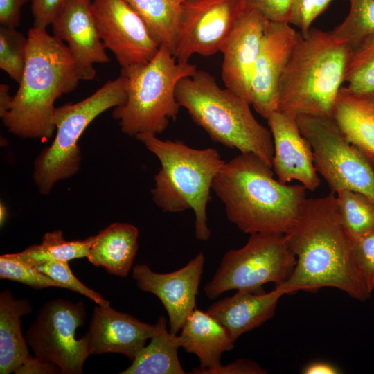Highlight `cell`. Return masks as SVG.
I'll return each mask as SVG.
<instances>
[{"mask_svg": "<svg viewBox=\"0 0 374 374\" xmlns=\"http://www.w3.org/2000/svg\"><path fill=\"white\" fill-rule=\"evenodd\" d=\"M296 257L285 235L251 234L246 244L228 251L211 280L204 286L208 298L215 299L232 290H257L269 283L283 285L291 276Z\"/></svg>", "mask_w": 374, "mask_h": 374, "instance_id": "obj_9", "label": "cell"}, {"mask_svg": "<svg viewBox=\"0 0 374 374\" xmlns=\"http://www.w3.org/2000/svg\"><path fill=\"white\" fill-rule=\"evenodd\" d=\"M212 190L223 204L228 220L249 235L288 233L307 199L303 185L276 179L272 167L253 153H240L225 161Z\"/></svg>", "mask_w": 374, "mask_h": 374, "instance_id": "obj_2", "label": "cell"}, {"mask_svg": "<svg viewBox=\"0 0 374 374\" xmlns=\"http://www.w3.org/2000/svg\"><path fill=\"white\" fill-rule=\"evenodd\" d=\"M204 262L205 256L199 252L185 266L169 273H157L145 264L133 268L132 276L136 286L152 293L162 303L168 316L171 333L177 335L196 308V296Z\"/></svg>", "mask_w": 374, "mask_h": 374, "instance_id": "obj_14", "label": "cell"}, {"mask_svg": "<svg viewBox=\"0 0 374 374\" xmlns=\"http://www.w3.org/2000/svg\"><path fill=\"white\" fill-rule=\"evenodd\" d=\"M154 330V324L143 322L110 305H98L85 335L91 355L121 353L132 361L145 346L147 339L152 336Z\"/></svg>", "mask_w": 374, "mask_h": 374, "instance_id": "obj_19", "label": "cell"}, {"mask_svg": "<svg viewBox=\"0 0 374 374\" xmlns=\"http://www.w3.org/2000/svg\"><path fill=\"white\" fill-rule=\"evenodd\" d=\"M355 263L368 291L374 290V231L353 241Z\"/></svg>", "mask_w": 374, "mask_h": 374, "instance_id": "obj_34", "label": "cell"}, {"mask_svg": "<svg viewBox=\"0 0 374 374\" xmlns=\"http://www.w3.org/2000/svg\"><path fill=\"white\" fill-rule=\"evenodd\" d=\"M88 0H68L53 21V35L65 42L80 80H91L96 74L93 64L109 58L100 39Z\"/></svg>", "mask_w": 374, "mask_h": 374, "instance_id": "obj_16", "label": "cell"}, {"mask_svg": "<svg viewBox=\"0 0 374 374\" xmlns=\"http://www.w3.org/2000/svg\"><path fill=\"white\" fill-rule=\"evenodd\" d=\"M28 36L16 27L0 26V68L19 82L25 66Z\"/></svg>", "mask_w": 374, "mask_h": 374, "instance_id": "obj_31", "label": "cell"}, {"mask_svg": "<svg viewBox=\"0 0 374 374\" xmlns=\"http://www.w3.org/2000/svg\"><path fill=\"white\" fill-rule=\"evenodd\" d=\"M13 96L10 95V87L6 84H0V116L9 110Z\"/></svg>", "mask_w": 374, "mask_h": 374, "instance_id": "obj_41", "label": "cell"}, {"mask_svg": "<svg viewBox=\"0 0 374 374\" xmlns=\"http://www.w3.org/2000/svg\"><path fill=\"white\" fill-rule=\"evenodd\" d=\"M138 229L130 224L116 222L96 235L87 256L96 267L111 274L126 277L138 250Z\"/></svg>", "mask_w": 374, "mask_h": 374, "instance_id": "obj_24", "label": "cell"}, {"mask_svg": "<svg viewBox=\"0 0 374 374\" xmlns=\"http://www.w3.org/2000/svg\"><path fill=\"white\" fill-rule=\"evenodd\" d=\"M175 96L213 141L240 153H253L272 167L271 132L257 121L247 100L220 87L214 77L200 70L179 80Z\"/></svg>", "mask_w": 374, "mask_h": 374, "instance_id": "obj_6", "label": "cell"}, {"mask_svg": "<svg viewBox=\"0 0 374 374\" xmlns=\"http://www.w3.org/2000/svg\"><path fill=\"white\" fill-rule=\"evenodd\" d=\"M188 373L192 374H265L267 371L256 362L239 359L228 364L221 365L212 369L194 368Z\"/></svg>", "mask_w": 374, "mask_h": 374, "instance_id": "obj_38", "label": "cell"}, {"mask_svg": "<svg viewBox=\"0 0 374 374\" xmlns=\"http://www.w3.org/2000/svg\"><path fill=\"white\" fill-rule=\"evenodd\" d=\"M96 235L84 240H66L62 231L48 232L39 244H34L24 251L12 253L18 259L36 267L49 261H65L87 257Z\"/></svg>", "mask_w": 374, "mask_h": 374, "instance_id": "obj_27", "label": "cell"}, {"mask_svg": "<svg viewBox=\"0 0 374 374\" xmlns=\"http://www.w3.org/2000/svg\"><path fill=\"white\" fill-rule=\"evenodd\" d=\"M268 22L257 10L246 8L221 52L225 87L250 104L252 78Z\"/></svg>", "mask_w": 374, "mask_h": 374, "instance_id": "obj_17", "label": "cell"}, {"mask_svg": "<svg viewBox=\"0 0 374 374\" xmlns=\"http://www.w3.org/2000/svg\"><path fill=\"white\" fill-rule=\"evenodd\" d=\"M246 8L253 9L265 16L268 21L287 22L290 15L294 0H244Z\"/></svg>", "mask_w": 374, "mask_h": 374, "instance_id": "obj_36", "label": "cell"}, {"mask_svg": "<svg viewBox=\"0 0 374 374\" xmlns=\"http://www.w3.org/2000/svg\"><path fill=\"white\" fill-rule=\"evenodd\" d=\"M180 347L195 355L199 368L212 369L222 365V353L231 350L235 341L229 330L206 312L195 308L178 335Z\"/></svg>", "mask_w": 374, "mask_h": 374, "instance_id": "obj_23", "label": "cell"}, {"mask_svg": "<svg viewBox=\"0 0 374 374\" xmlns=\"http://www.w3.org/2000/svg\"><path fill=\"white\" fill-rule=\"evenodd\" d=\"M347 17L331 32L353 50L362 42L374 36V0H348Z\"/></svg>", "mask_w": 374, "mask_h": 374, "instance_id": "obj_29", "label": "cell"}, {"mask_svg": "<svg viewBox=\"0 0 374 374\" xmlns=\"http://www.w3.org/2000/svg\"><path fill=\"white\" fill-rule=\"evenodd\" d=\"M245 10L244 0H184L173 52L176 60L188 62L195 54L222 52Z\"/></svg>", "mask_w": 374, "mask_h": 374, "instance_id": "obj_12", "label": "cell"}, {"mask_svg": "<svg viewBox=\"0 0 374 374\" xmlns=\"http://www.w3.org/2000/svg\"><path fill=\"white\" fill-rule=\"evenodd\" d=\"M345 82L351 92L374 93V36L367 37L353 50Z\"/></svg>", "mask_w": 374, "mask_h": 374, "instance_id": "obj_30", "label": "cell"}, {"mask_svg": "<svg viewBox=\"0 0 374 374\" xmlns=\"http://www.w3.org/2000/svg\"><path fill=\"white\" fill-rule=\"evenodd\" d=\"M0 278L24 283L35 289L64 286L35 267L18 259L12 253L0 256Z\"/></svg>", "mask_w": 374, "mask_h": 374, "instance_id": "obj_32", "label": "cell"}, {"mask_svg": "<svg viewBox=\"0 0 374 374\" xmlns=\"http://www.w3.org/2000/svg\"><path fill=\"white\" fill-rule=\"evenodd\" d=\"M32 311L26 299H15L9 290L0 294V373H60L55 366L39 361L28 352L21 330V317Z\"/></svg>", "mask_w": 374, "mask_h": 374, "instance_id": "obj_20", "label": "cell"}, {"mask_svg": "<svg viewBox=\"0 0 374 374\" xmlns=\"http://www.w3.org/2000/svg\"><path fill=\"white\" fill-rule=\"evenodd\" d=\"M155 325L150 341L145 345L132 364L121 374H184L179 357L178 335L167 328L166 319L161 316Z\"/></svg>", "mask_w": 374, "mask_h": 374, "instance_id": "obj_25", "label": "cell"}, {"mask_svg": "<svg viewBox=\"0 0 374 374\" xmlns=\"http://www.w3.org/2000/svg\"><path fill=\"white\" fill-rule=\"evenodd\" d=\"M88 1H91L92 0H88Z\"/></svg>", "mask_w": 374, "mask_h": 374, "instance_id": "obj_43", "label": "cell"}, {"mask_svg": "<svg viewBox=\"0 0 374 374\" xmlns=\"http://www.w3.org/2000/svg\"><path fill=\"white\" fill-rule=\"evenodd\" d=\"M296 121L312 147L316 170L331 190L356 191L374 201V169L333 118L301 115Z\"/></svg>", "mask_w": 374, "mask_h": 374, "instance_id": "obj_10", "label": "cell"}, {"mask_svg": "<svg viewBox=\"0 0 374 374\" xmlns=\"http://www.w3.org/2000/svg\"><path fill=\"white\" fill-rule=\"evenodd\" d=\"M91 8L105 48L121 69L147 64L157 53L160 45L125 0H92Z\"/></svg>", "mask_w": 374, "mask_h": 374, "instance_id": "obj_13", "label": "cell"}, {"mask_svg": "<svg viewBox=\"0 0 374 374\" xmlns=\"http://www.w3.org/2000/svg\"><path fill=\"white\" fill-rule=\"evenodd\" d=\"M30 0H0L1 25L17 27L21 20L22 6Z\"/></svg>", "mask_w": 374, "mask_h": 374, "instance_id": "obj_39", "label": "cell"}, {"mask_svg": "<svg viewBox=\"0 0 374 374\" xmlns=\"http://www.w3.org/2000/svg\"><path fill=\"white\" fill-rule=\"evenodd\" d=\"M285 294L280 286L269 292L262 288L239 290L233 296L217 301L206 312L225 326L235 341L273 317L279 299Z\"/></svg>", "mask_w": 374, "mask_h": 374, "instance_id": "obj_21", "label": "cell"}, {"mask_svg": "<svg viewBox=\"0 0 374 374\" xmlns=\"http://www.w3.org/2000/svg\"><path fill=\"white\" fill-rule=\"evenodd\" d=\"M267 120L274 143L272 168L278 179L283 184L296 180L308 190L317 189L321 179L313 151L296 118L276 111Z\"/></svg>", "mask_w": 374, "mask_h": 374, "instance_id": "obj_18", "label": "cell"}, {"mask_svg": "<svg viewBox=\"0 0 374 374\" xmlns=\"http://www.w3.org/2000/svg\"><path fill=\"white\" fill-rule=\"evenodd\" d=\"M197 71L196 65L189 62H177L163 46L147 64L121 69L127 80V99L112 112L121 131L135 137L164 132L181 107L175 96L178 82Z\"/></svg>", "mask_w": 374, "mask_h": 374, "instance_id": "obj_7", "label": "cell"}, {"mask_svg": "<svg viewBox=\"0 0 374 374\" xmlns=\"http://www.w3.org/2000/svg\"><path fill=\"white\" fill-rule=\"evenodd\" d=\"M68 0H30L34 18L33 27L46 29Z\"/></svg>", "mask_w": 374, "mask_h": 374, "instance_id": "obj_37", "label": "cell"}, {"mask_svg": "<svg viewBox=\"0 0 374 374\" xmlns=\"http://www.w3.org/2000/svg\"><path fill=\"white\" fill-rule=\"evenodd\" d=\"M299 31L287 22H268L251 81V105L267 119L278 111L279 84Z\"/></svg>", "mask_w": 374, "mask_h": 374, "instance_id": "obj_15", "label": "cell"}, {"mask_svg": "<svg viewBox=\"0 0 374 374\" xmlns=\"http://www.w3.org/2000/svg\"><path fill=\"white\" fill-rule=\"evenodd\" d=\"M332 118L374 169V93H356L341 87Z\"/></svg>", "mask_w": 374, "mask_h": 374, "instance_id": "obj_22", "label": "cell"}, {"mask_svg": "<svg viewBox=\"0 0 374 374\" xmlns=\"http://www.w3.org/2000/svg\"><path fill=\"white\" fill-rule=\"evenodd\" d=\"M127 95V78L121 73L81 101L55 108V138L34 163L33 177L41 194L48 195L57 181L80 170L82 157L78 141L82 133L100 114L123 105Z\"/></svg>", "mask_w": 374, "mask_h": 374, "instance_id": "obj_8", "label": "cell"}, {"mask_svg": "<svg viewBox=\"0 0 374 374\" xmlns=\"http://www.w3.org/2000/svg\"><path fill=\"white\" fill-rule=\"evenodd\" d=\"M285 235L296 257L291 276L277 285L287 294L333 287L359 301L371 297L354 259L353 240L341 222L335 193L307 198L296 224Z\"/></svg>", "mask_w": 374, "mask_h": 374, "instance_id": "obj_1", "label": "cell"}, {"mask_svg": "<svg viewBox=\"0 0 374 374\" xmlns=\"http://www.w3.org/2000/svg\"><path fill=\"white\" fill-rule=\"evenodd\" d=\"M140 141L161 164L151 190L152 200L164 212L193 210L197 239L206 241L211 230L207 224V204L215 177L224 161L213 148L197 149L183 142L162 140L152 133L138 134Z\"/></svg>", "mask_w": 374, "mask_h": 374, "instance_id": "obj_5", "label": "cell"}, {"mask_svg": "<svg viewBox=\"0 0 374 374\" xmlns=\"http://www.w3.org/2000/svg\"><path fill=\"white\" fill-rule=\"evenodd\" d=\"M35 267L62 284L65 289H69L84 295L93 301L97 305H110L109 301L105 300L98 292L87 287L77 278L71 271L68 262L49 261Z\"/></svg>", "mask_w": 374, "mask_h": 374, "instance_id": "obj_33", "label": "cell"}, {"mask_svg": "<svg viewBox=\"0 0 374 374\" xmlns=\"http://www.w3.org/2000/svg\"><path fill=\"white\" fill-rule=\"evenodd\" d=\"M7 216H8L7 208L5 206V205L3 204V203H1V204H0V224H1V226H2L4 224L6 220Z\"/></svg>", "mask_w": 374, "mask_h": 374, "instance_id": "obj_42", "label": "cell"}, {"mask_svg": "<svg viewBox=\"0 0 374 374\" xmlns=\"http://www.w3.org/2000/svg\"><path fill=\"white\" fill-rule=\"evenodd\" d=\"M352 53L331 31H299L280 82L278 111L332 117Z\"/></svg>", "mask_w": 374, "mask_h": 374, "instance_id": "obj_4", "label": "cell"}, {"mask_svg": "<svg viewBox=\"0 0 374 374\" xmlns=\"http://www.w3.org/2000/svg\"><path fill=\"white\" fill-rule=\"evenodd\" d=\"M145 22L152 37L172 53L184 0H125Z\"/></svg>", "mask_w": 374, "mask_h": 374, "instance_id": "obj_26", "label": "cell"}, {"mask_svg": "<svg viewBox=\"0 0 374 374\" xmlns=\"http://www.w3.org/2000/svg\"><path fill=\"white\" fill-rule=\"evenodd\" d=\"M341 371L335 365L324 361H314L304 366L303 374H339Z\"/></svg>", "mask_w": 374, "mask_h": 374, "instance_id": "obj_40", "label": "cell"}, {"mask_svg": "<svg viewBox=\"0 0 374 374\" xmlns=\"http://www.w3.org/2000/svg\"><path fill=\"white\" fill-rule=\"evenodd\" d=\"M85 316L82 301L57 299L43 305L25 335L35 357L55 366L60 373H82L91 353L86 335L78 339L75 334Z\"/></svg>", "mask_w": 374, "mask_h": 374, "instance_id": "obj_11", "label": "cell"}, {"mask_svg": "<svg viewBox=\"0 0 374 374\" xmlns=\"http://www.w3.org/2000/svg\"><path fill=\"white\" fill-rule=\"evenodd\" d=\"M332 0H294L288 23L307 33L313 21L322 14Z\"/></svg>", "mask_w": 374, "mask_h": 374, "instance_id": "obj_35", "label": "cell"}, {"mask_svg": "<svg viewBox=\"0 0 374 374\" xmlns=\"http://www.w3.org/2000/svg\"><path fill=\"white\" fill-rule=\"evenodd\" d=\"M79 81L66 44L46 29L30 28L24 72L10 109L1 117L4 126L20 138L50 139L55 131V102Z\"/></svg>", "mask_w": 374, "mask_h": 374, "instance_id": "obj_3", "label": "cell"}, {"mask_svg": "<svg viewBox=\"0 0 374 374\" xmlns=\"http://www.w3.org/2000/svg\"><path fill=\"white\" fill-rule=\"evenodd\" d=\"M336 204L344 228L354 241L374 231V201L350 190L335 193Z\"/></svg>", "mask_w": 374, "mask_h": 374, "instance_id": "obj_28", "label": "cell"}]
</instances>
